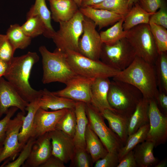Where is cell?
Returning a JSON list of instances; mask_svg holds the SVG:
<instances>
[{"mask_svg":"<svg viewBox=\"0 0 167 167\" xmlns=\"http://www.w3.org/2000/svg\"><path fill=\"white\" fill-rule=\"evenodd\" d=\"M86 112L91 129L109 152L118 153L124 145L117 136L105 124L99 111L91 103H85Z\"/></svg>","mask_w":167,"mask_h":167,"instance_id":"cell-9","label":"cell"},{"mask_svg":"<svg viewBox=\"0 0 167 167\" xmlns=\"http://www.w3.org/2000/svg\"><path fill=\"white\" fill-rule=\"evenodd\" d=\"M112 78L134 86L149 100L155 99L158 92L154 65L137 56L127 68Z\"/></svg>","mask_w":167,"mask_h":167,"instance_id":"cell-2","label":"cell"},{"mask_svg":"<svg viewBox=\"0 0 167 167\" xmlns=\"http://www.w3.org/2000/svg\"><path fill=\"white\" fill-rule=\"evenodd\" d=\"M105 0H83L81 7L90 6L99 3Z\"/></svg>","mask_w":167,"mask_h":167,"instance_id":"cell-49","label":"cell"},{"mask_svg":"<svg viewBox=\"0 0 167 167\" xmlns=\"http://www.w3.org/2000/svg\"><path fill=\"white\" fill-rule=\"evenodd\" d=\"M154 147L152 142L145 140L135 148L134 155L138 167L155 166L158 163V160L154 155Z\"/></svg>","mask_w":167,"mask_h":167,"instance_id":"cell-27","label":"cell"},{"mask_svg":"<svg viewBox=\"0 0 167 167\" xmlns=\"http://www.w3.org/2000/svg\"><path fill=\"white\" fill-rule=\"evenodd\" d=\"M15 51L6 34L0 33V60L9 63Z\"/></svg>","mask_w":167,"mask_h":167,"instance_id":"cell-40","label":"cell"},{"mask_svg":"<svg viewBox=\"0 0 167 167\" xmlns=\"http://www.w3.org/2000/svg\"><path fill=\"white\" fill-rule=\"evenodd\" d=\"M149 128V124H146L139 128L135 133L128 135L125 143L118 153L119 161L138 144L146 140Z\"/></svg>","mask_w":167,"mask_h":167,"instance_id":"cell-31","label":"cell"},{"mask_svg":"<svg viewBox=\"0 0 167 167\" xmlns=\"http://www.w3.org/2000/svg\"><path fill=\"white\" fill-rule=\"evenodd\" d=\"M167 163L166 160L161 161L157 163L154 167H167Z\"/></svg>","mask_w":167,"mask_h":167,"instance_id":"cell-50","label":"cell"},{"mask_svg":"<svg viewBox=\"0 0 167 167\" xmlns=\"http://www.w3.org/2000/svg\"><path fill=\"white\" fill-rule=\"evenodd\" d=\"M124 18V17L110 28L100 32L99 34L103 44L111 45L126 37L127 31H124L122 26Z\"/></svg>","mask_w":167,"mask_h":167,"instance_id":"cell-33","label":"cell"},{"mask_svg":"<svg viewBox=\"0 0 167 167\" xmlns=\"http://www.w3.org/2000/svg\"><path fill=\"white\" fill-rule=\"evenodd\" d=\"M18 109L15 107H10L5 117L0 120V147L3 146L9 122Z\"/></svg>","mask_w":167,"mask_h":167,"instance_id":"cell-43","label":"cell"},{"mask_svg":"<svg viewBox=\"0 0 167 167\" xmlns=\"http://www.w3.org/2000/svg\"><path fill=\"white\" fill-rule=\"evenodd\" d=\"M138 2L143 10L151 14L167 3L166 0H138Z\"/></svg>","mask_w":167,"mask_h":167,"instance_id":"cell-44","label":"cell"},{"mask_svg":"<svg viewBox=\"0 0 167 167\" xmlns=\"http://www.w3.org/2000/svg\"><path fill=\"white\" fill-rule=\"evenodd\" d=\"M119 160L118 153L108 152L102 158L94 163V167H117Z\"/></svg>","mask_w":167,"mask_h":167,"instance_id":"cell-42","label":"cell"},{"mask_svg":"<svg viewBox=\"0 0 167 167\" xmlns=\"http://www.w3.org/2000/svg\"><path fill=\"white\" fill-rule=\"evenodd\" d=\"M6 35L15 50L24 49L31 43L32 38L25 34L21 26L17 24L10 26Z\"/></svg>","mask_w":167,"mask_h":167,"instance_id":"cell-30","label":"cell"},{"mask_svg":"<svg viewBox=\"0 0 167 167\" xmlns=\"http://www.w3.org/2000/svg\"><path fill=\"white\" fill-rule=\"evenodd\" d=\"M76 3L79 7L80 8L81 6L83 0H73Z\"/></svg>","mask_w":167,"mask_h":167,"instance_id":"cell-52","label":"cell"},{"mask_svg":"<svg viewBox=\"0 0 167 167\" xmlns=\"http://www.w3.org/2000/svg\"><path fill=\"white\" fill-rule=\"evenodd\" d=\"M133 150L126 154L120 161L117 167H137Z\"/></svg>","mask_w":167,"mask_h":167,"instance_id":"cell-45","label":"cell"},{"mask_svg":"<svg viewBox=\"0 0 167 167\" xmlns=\"http://www.w3.org/2000/svg\"><path fill=\"white\" fill-rule=\"evenodd\" d=\"M25 114L21 111L9 122L0 155V164L4 162L0 167H3L9 161L14 160L24 147L19 142V135Z\"/></svg>","mask_w":167,"mask_h":167,"instance_id":"cell-10","label":"cell"},{"mask_svg":"<svg viewBox=\"0 0 167 167\" xmlns=\"http://www.w3.org/2000/svg\"><path fill=\"white\" fill-rule=\"evenodd\" d=\"M64 163L54 156L51 155L40 167H65Z\"/></svg>","mask_w":167,"mask_h":167,"instance_id":"cell-46","label":"cell"},{"mask_svg":"<svg viewBox=\"0 0 167 167\" xmlns=\"http://www.w3.org/2000/svg\"><path fill=\"white\" fill-rule=\"evenodd\" d=\"M42 91L41 96L39 100V107L42 109L53 111L64 109H74L76 101L57 96L46 88L42 90Z\"/></svg>","mask_w":167,"mask_h":167,"instance_id":"cell-22","label":"cell"},{"mask_svg":"<svg viewBox=\"0 0 167 167\" xmlns=\"http://www.w3.org/2000/svg\"><path fill=\"white\" fill-rule=\"evenodd\" d=\"M76 118L74 109H69L58 122L56 129L73 138L75 132Z\"/></svg>","mask_w":167,"mask_h":167,"instance_id":"cell-36","label":"cell"},{"mask_svg":"<svg viewBox=\"0 0 167 167\" xmlns=\"http://www.w3.org/2000/svg\"><path fill=\"white\" fill-rule=\"evenodd\" d=\"M128 0H105L91 6L95 8L106 10L125 17L131 8Z\"/></svg>","mask_w":167,"mask_h":167,"instance_id":"cell-34","label":"cell"},{"mask_svg":"<svg viewBox=\"0 0 167 167\" xmlns=\"http://www.w3.org/2000/svg\"><path fill=\"white\" fill-rule=\"evenodd\" d=\"M26 21L21 26L22 29L32 39L44 34L45 27L43 21L37 16L26 18Z\"/></svg>","mask_w":167,"mask_h":167,"instance_id":"cell-35","label":"cell"},{"mask_svg":"<svg viewBox=\"0 0 167 167\" xmlns=\"http://www.w3.org/2000/svg\"><path fill=\"white\" fill-rule=\"evenodd\" d=\"M96 26L89 19L84 16L83 22V32L80 39L79 52L91 59L100 60L103 45Z\"/></svg>","mask_w":167,"mask_h":167,"instance_id":"cell-11","label":"cell"},{"mask_svg":"<svg viewBox=\"0 0 167 167\" xmlns=\"http://www.w3.org/2000/svg\"><path fill=\"white\" fill-rule=\"evenodd\" d=\"M70 167H90L94 164L91 156L85 148L75 147L74 154L71 160Z\"/></svg>","mask_w":167,"mask_h":167,"instance_id":"cell-38","label":"cell"},{"mask_svg":"<svg viewBox=\"0 0 167 167\" xmlns=\"http://www.w3.org/2000/svg\"><path fill=\"white\" fill-rule=\"evenodd\" d=\"M84 19L79 10L70 20L59 23V29L52 38L57 48L64 52L68 51L79 52V41L83 32Z\"/></svg>","mask_w":167,"mask_h":167,"instance_id":"cell-5","label":"cell"},{"mask_svg":"<svg viewBox=\"0 0 167 167\" xmlns=\"http://www.w3.org/2000/svg\"><path fill=\"white\" fill-rule=\"evenodd\" d=\"M167 94L158 90L155 99L165 113H167Z\"/></svg>","mask_w":167,"mask_h":167,"instance_id":"cell-47","label":"cell"},{"mask_svg":"<svg viewBox=\"0 0 167 167\" xmlns=\"http://www.w3.org/2000/svg\"><path fill=\"white\" fill-rule=\"evenodd\" d=\"M39 51L42 58L43 84L58 82L66 84L77 75L69 63L65 52L57 48L51 52L43 45L39 47Z\"/></svg>","mask_w":167,"mask_h":167,"instance_id":"cell-3","label":"cell"},{"mask_svg":"<svg viewBox=\"0 0 167 167\" xmlns=\"http://www.w3.org/2000/svg\"><path fill=\"white\" fill-rule=\"evenodd\" d=\"M28 103L7 80L2 77L0 78V118L12 107L18 108L25 114Z\"/></svg>","mask_w":167,"mask_h":167,"instance_id":"cell-15","label":"cell"},{"mask_svg":"<svg viewBox=\"0 0 167 167\" xmlns=\"http://www.w3.org/2000/svg\"><path fill=\"white\" fill-rule=\"evenodd\" d=\"M79 10L84 16L93 21L100 29L114 24L124 17L106 10L95 8L91 6L80 7Z\"/></svg>","mask_w":167,"mask_h":167,"instance_id":"cell-19","label":"cell"},{"mask_svg":"<svg viewBox=\"0 0 167 167\" xmlns=\"http://www.w3.org/2000/svg\"><path fill=\"white\" fill-rule=\"evenodd\" d=\"M3 149V146L2 147H0V155L2 153V151Z\"/></svg>","mask_w":167,"mask_h":167,"instance_id":"cell-53","label":"cell"},{"mask_svg":"<svg viewBox=\"0 0 167 167\" xmlns=\"http://www.w3.org/2000/svg\"><path fill=\"white\" fill-rule=\"evenodd\" d=\"M99 111L104 119L108 121L109 128L117 135L124 145L128 136V125L129 118L108 109H102Z\"/></svg>","mask_w":167,"mask_h":167,"instance_id":"cell-21","label":"cell"},{"mask_svg":"<svg viewBox=\"0 0 167 167\" xmlns=\"http://www.w3.org/2000/svg\"><path fill=\"white\" fill-rule=\"evenodd\" d=\"M36 139L34 137L30 138L19 153L18 157L13 161L8 162L3 167H19L22 166L28 157Z\"/></svg>","mask_w":167,"mask_h":167,"instance_id":"cell-39","label":"cell"},{"mask_svg":"<svg viewBox=\"0 0 167 167\" xmlns=\"http://www.w3.org/2000/svg\"><path fill=\"white\" fill-rule=\"evenodd\" d=\"M52 146L49 132L37 137L24 167H40L52 155Z\"/></svg>","mask_w":167,"mask_h":167,"instance_id":"cell-17","label":"cell"},{"mask_svg":"<svg viewBox=\"0 0 167 167\" xmlns=\"http://www.w3.org/2000/svg\"><path fill=\"white\" fill-rule=\"evenodd\" d=\"M149 100L143 97L137 104L129 118L128 125V134L136 132L140 127L149 123Z\"/></svg>","mask_w":167,"mask_h":167,"instance_id":"cell-23","label":"cell"},{"mask_svg":"<svg viewBox=\"0 0 167 167\" xmlns=\"http://www.w3.org/2000/svg\"><path fill=\"white\" fill-rule=\"evenodd\" d=\"M153 23L167 28V5H163L158 11L152 14L149 24Z\"/></svg>","mask_w":167,"mask_h":167,"instance_id":"cell-41","label":"cell"},{"mask_svg":"<svg viewBox=\"0 0 167 167\" xmlns=\"http://www.w3.org/2000/svg\"><path fill=\"white\" fill-rule=\"evenodd\" d=\"M39 100L29 103L26 109L28 113L23 119L19 135V142L24 146L32 137L34 118L37 110L39 107Z\"/></svg>","mask_w":167,"mask_h":167,"instance_id":"cell-28","label":"cell"},{"mask_svg":"<svg viewBox=\"0 0 167 167\" xmlns=\"http://www.w3.org/2000/svg\"><path fill=\"white\" fill-rule=\"evenodd\" d=\"M69 109H64L49 111L39 107L34 118L32 137L36 138L55 130L58 122Z\"/></svg>","mask_w":167,"mask_h":167,"instance_id":"cell-14","label":"cell"},{"mask_svg":"<svg viewBox=\"0 0 167 167\" xmlns=\"http://www.w3.org/2000/svg\"><path fill=\"white\" fill-rule=\"evenodd\" d=\"M158 54L167 52V30L153 23L149 24Z\"/></svg>","mask_w":167,"mask_h":167,"instance_id":"cell-37","label":"cell"},{"mask_svg":"<svg viewBox=\"0 0 167 167\" xmlns=\"http://www.w3.org/2000/svg\"><path fill=\"white\" fill-rule=\"evenodd\" d=\"M143 97L141 92L129 84L113 79L110 81L107 100L117 113L130 118Z\"/></svg>","mask_w":167,"mask_h":167,"instance_id":"cell-4","label":"cell"},{"mask_svg":"<svg viewBox=\"0 0 167 167\" xmlns=\"http://www.w3.org/2000/svg\"><path fill=\"white\" fill-rule=\"evenodd\" d=\"M9 63L0 60V78L4 76L9 66Z\"/></svg>","mask_w":167,"mask_h":167,"instance_id":"cell-48","label":"cell"},{"mask_svg":"<svg viewBox=\"0 0 167 167\" xmlns=\"http://www.w3.org/2000/svg\"><path fill=\"white\" fill-rule=\"evenodd\" d=\"M49 134L52 146V154L67 164L72 158L75 148L73 138L57 129L49 132Z\"/></svg>","mask_w":167,"mask_h":167,"instance_id":"cell-16","label":"cell"},{"mask_svg":"<svg viewBox=\"0 0 167 167\" xmlns=\"http://www.w3.org/2000/svg\"><path fill=\"white\" fill-rule=\"evenodd\" d=\"M136 56L126 37L111 45L103 44L100 59L110 67L122 71L127 68Z\"/></svg>","mask_w":167,"mask_h":167,"instance_id":"cell-8","label":"cell"},{"mask_svg":"<svg viewBox=\"0 0 167 167\" xmlns=\"http://www.w3.org/2000/svg\"><path fill=\"white\" fill-rule=\"evenodd\" d=\"M151 15L143 10L138 2L135 3L124 17L122 25L123 30L127 31L138 25L149 24Z\"/></svg>","mask_w":167,"mask_h":167,"instance_id":"cell-29","label":"cell"},{"mask_svg":"<svg viewBox=\"0 0 167 167\" xmlns=\"http://www.w3.org/2000/svg\"><path fill=\"white\" fill-rule=\"evenodd\" d=\"M49 1L51 18L57 22L70 20L79 10L73 0H50Z\"/></svg>","mask_w":167,"mask_h":167,"instance_id":"cell-20","label":"cell"},{"mask_svg":"<svg viewBox=\"0 0 167 167\" xmlns=\"http://www.w3.org/2000/svg\"><path fill=\"white\" fill-rule=\"evenodd\" d=\"M110 81L109 78H96L91 85L90 103L98 110L107 109L113 112L107 100Z\"/></svg>","mask_w":167,"mask_h":167,"instance_id":"cell-18","label":"cell"},{"mask_svg":"<svg viewBox=\"0 0 167 167\" xmlns=\"http://www.w3.org/2000/svg\"><path fill=\"white\" fill-rule=\"evenodd\" d=\"M126 38L136 56L154 65L158 53L149 24H141L127 31Z\"/></svg>","mask_w":167,"mask_h":167,"instance_id":"cell-7","label":"cell"},{"mask_svg":"<svg viewBox=\"0 0 167 167\" xmlns=\"http://www.w3.org/2000/svg\"><path fill=\"white\" fill-rule=\"evenodd\" d=\"M76 118L75 133L73 139L75 147L86 149L85 135L88 123L86 112L85 103L76 101L74 108Z\"/></svg>","mask_w":167,"mask_h":167,"instance_id":"cell-24","label":"cell"},{"mask_svg":"<svg viewBox=\"0 0 167 167\" xmlns=\"http://www.w3.org/2000/svg\"><path fill=\"white\" fill-rule=\"evenodd\" d=\"M39 58L36 53L30 51L20 56L14 57L4 76L22 98L28 103L39 99L41 96L42 90L34 89L29 82L32 68Z\"/></svg>","mask_w":167,"mask_h":167,"instance_id":"cell-1","label":"cell"},{"mask_svg":"<svg viewBox=\"0 0 167 167\" xmlns=\"http://www.w3.org/2000/svg\"><path fill=\"white\" fill-rule=\"evenodd\" d=\"M48 0L49 1H50V0Z\"/></svg>","mask_w":167,"mask_h":167,"instance_id":"cell-54","label":"cell"},{"mask_svg":"<svg viewBox=\"0 0 167 167\" xmlns=\"http://www.w3.org/2000/svg\"><path fill=\"white\" fill-rule=\"evenodd\" d=\"M138 0H128V2L130 7L131 8L135 3L138 2Z\"/></svg>","mask_w":167,"mask_h":167,"instance_id":"cell-51","label":"cell"},{"mask_svg":"<svg viewBox=\"0 0 167 167\" xmlns=\"http://www.w3.org/2000/svg\"><path fill=\"white\" fill-rule=\"evenodd\" d=\"M46 0H35V3L30 8L26 15V18L32 16L39 17L43 21L45 27L44 36L52 38L55 31L51 23V13L48 9Z\"/></svg>","mask_w":167,"mask_h":167,"instance_id":"cell-25","label":"cell"},{"mask_svg":"<svg viewBox=\"0 0 167 167\" xmlns=\"http://www.w3.org/2000/svg\"><path fill=\"white\" fill-rule=\"evenodd\" d=\"M86 149L91 156L94 164L103 158L108 152L97 135L91 129L88 123L85 135Z\"/></svg>","mask_w":167,"mask_h":167,"instance_id":"cell-26","label":"cell"},{"mask_svg":"<svg viewBox=\"0 0 167 167\" xmlns=\"http://www.w3.org/2000/svg\"><path fill=\"white\" fill-rule=\"evenodd\" d=\"M65 53L69 63L77 75L95 79L109 78L114 77L120 71L101 60L91 59L79 52L68 51Z\"/></svg>","mask_w":167,"mask_h":167,"instance_id":"cell-6","label":"cell"},{"mask_svg":"<svg viewBox=\"0 0 167 167\" xmlns=\"http://www.w3.org/2000/svg\"><path fill=\"white\" fill-rule=\"evenodd\" d=\"M149 128L145 140L152 142L155 147L165 143L167 139V117L161 112L155 99L149 100Z\"/></svg>","mask_w":167,"mask_h":167,"instance_id":"cell-12","label":"cell"},{"mask_svg":"<svg viewBox=\"0 0 167 167\" xmlns=\"http://www.w3.org/2000/svg\"><path fill=\"white\" fill-rule=\"evenodd\" d=\"M154 66L158 90L167 94V52L158 54Z\"/></svg>","mask_w":167,"mask_h":167,"instance_id":"cell-32","label":"cell"},{"mask_svg":"<svg viewBox=\"0 0 167 167\" xmlns=\"http://www.w3.org/2000/svg\"><path fill=\"white\" fill-rule=\"evenodd\" d=\"M94 79L77 75L67 82L64 88L52 92L58 96L90 103V88Z\"/></svg>","mask_w":167,"mask_h":167,"instance_id":"cell-13","label":"cell"}]
</instances>
